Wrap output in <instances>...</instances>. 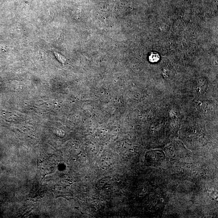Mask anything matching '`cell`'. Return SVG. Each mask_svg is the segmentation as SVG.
Masks as SVG:
<instances>
[{
  "label": "cell",
  "instance_id": "2",
  "mask_svg": "<svg viewBox=\"0 0 218 218\" xmlns=\"http://www.w3.org/2000/svg\"><path fill=\"white\" fill-rule=\"evenodd\" d=\"M85 179H88V177H85Z\"/></svg>",
  "mask_w": 218,
  "mask_h": 218
},
{
  "label": "cell",
  "instance_id": "1",
  "mask_svg": "<svg viewBox=\"0 0 218 218\" xmlns=\"http://www.w3.org/2000/svg\"><path fill=\"white\" fill-rule=\"evenodd\" d=\"M159 59V55L156 53H152L149 56V61L153 63L157 62Z\"/></svg>",
  "mask_w": 218,
  "mask_h": 218
}]
</instances>
